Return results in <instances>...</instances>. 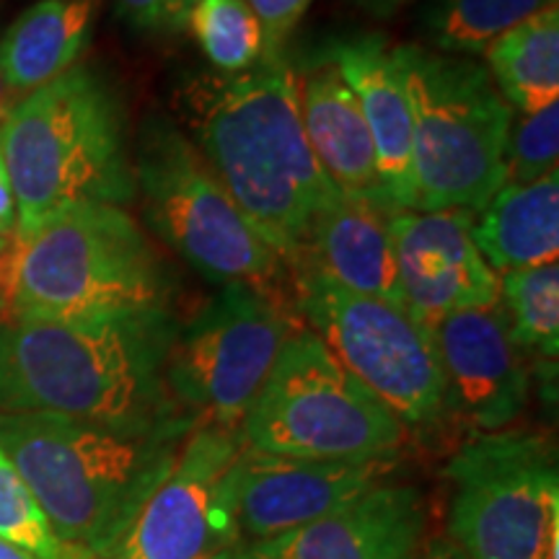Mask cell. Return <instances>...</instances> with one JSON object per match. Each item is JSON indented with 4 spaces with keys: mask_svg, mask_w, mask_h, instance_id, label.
<instances>
[{
    "mask_svg": "<svg viewBox=\"0 0 559 559\" xmlns=\"http://www.w3.org/2000/svg\"><path fill=\"white\" fill-rule=\"evenodd\" d=\"M0 151L24 243L75 205H128L138 194L120 96L86 66L34 88L0 122Z\"/></svg>",
    "mask_w": 559,
    "mask_h": 559,
    "instance_id": "4",
    "label": "cell"
},
{
    "mask_svg": "<svg viewBox=\"0 0 559 559\" xmlns=\"http://www.w3.org/2000/svg\"><path fill=\"white\" fill-rule=\"evenodd\" d=\"M319 52L340 70L360 104L386 202L396 210H412V111L396 45L381 34H355L330 41Z\"/></svg>",
    "mask_w": 559,
    "mask_h": 559,
    "instance_id": "17",
    "label": "cell"
},
{
    "mask_svg": "<svg viewBox=\"0 0 559 559\" xmlns=\"http://www.w3.org/2000/svg\"><path fill=\"white\" fill-rule=\"evenodd\" d=\"M445 386V415L487 432L513 425L528 402L523 349L510 337L500 306L459 311L432 330Z\"/></svg>",
    "mask_w": 559,
    "mask_h": 559,
    "instance_id": "15",
    "label": "cell"
},
{
    "mask_svg": "<svg viewBox=\"0 0 559 559\" xmlns=\"http://www.w3.org/2000/svg\"><path fill=\"white\" fill-rule=\"evenodd\" d=\"M557 0H432L423 13L425 34L443 55L485 52L495 39Z\"/></svg>",
    "mask_w": 559,
    "mask_h": 559,
    "instance_id": "23",
    "label": "cell"
},
{
    "mask_svg": "<svg viewBox=\"0 0 559 559\" xmlns=\"http://www.w3.org/2000/svg\"><path fill=\"white\" fill-rule=\"evenodd\" d=\"M449 542L464 559H557L559 474L544 438L487 432L451 459Z\"/></svg>",
    "mask_w": 559,
    "mask_h": 559,
    "instance_id": "9",
    "label": "cell"
},
{
    "mask_svg": "<svg viewBox=\"0 0 559 559\" xmlns=\"http://www.w3.org/2000/svg\"><path fill=\"white\" fill-rule=\"evenodd\" d=\"M260 19L267 41V55H283L290 34L311 9L313 0H243ZM264 55V58H267Z\"/></svg>",
    "mask_w": 559,
    "mask_h": 559,
    "instance_id": "29",
    "label": "cell"
},
{
    "mask_svg": "<svg viewBox=\"0 0 559 559\" xmlns=\"http://www.w3.org/2000/svg\"><path fill=\"white\" fill-rule=\"evenodd\" d=\"M489 79L521 115L559 102V11L547 9L502 34L485 50Z\"/></svg>",
    "mask_w": 559,
    "mask_h": 559,
    "instance_id": "22",
    "label": "cell"
},
{
    "mask_svg": "<svg viewBox=\"0 0 559 559\" xmlns=\"http://www.w3.org/2000/svg\"><path fill=\"white\" fill-rule=\"evenodd\" d=\"M404 432L400 419L306 326L285 340L241 419L247 449L311 461L394 459Z\"/></svg>",
    "mask_w": 559,
    "mask_h": 559,
    "instance_id": "8",
    "label": "cell"
},
{
    "mask_svg": "<svg viewBox=\"0 0 559 559\" xmlns=\"http://www.w3.org/2000/svg\"><path fill=\"white\" fill-rule=\"evenodd\" d=\"M425 521L415 487L381 481L306 526L234 551L239 559H415Z\"/></svg>",
    "mask_w": 559,
    "mask_h": 559,
    "instance_id": "16",
    "label": "cell"
},
{
    "mask_svg": "<svg viewBox=\"0 0 559 559\" xmlns=\"http://www.w3.org/2000/svg\"><path fill=\"white\" fill-rule=\"evenodd\" d=\"M293 300L309 330L404 428L425 430L445 417L436 340L404 306L349 293L311 272L293 275Z\"/></svg>",
    "mask_w": 559,
    "mask_h": 559,
    "instance_id": "10",
    "label": "cell"
},
{
    "mask_svg": "<svg viewBox=\"0 0 559 559\" xmlns=\"http://www.w3.org/2000/svg\"><path fill=\"white\" fill-rule=\"evenodd\" d=\"M99 0H37L0 41V68L16 96L32 94L79 66Z\"/></svg>",
    "mask_w": 559,
    "mask_h": 559,
    "instance_id": "21",
    "label": "cell"
},
{
    "mask_svg": "<svg viewBox=\"0 0 559 559\" xmlns=\"http://www.w3.org/2000/svg\"><path fill=\"white\" fill-rule=\"evenodd\" d=\"M412 111V210H481L506 185L513 109L487 68L461 55L396 45Z\"/></svg>",
    "mask_w": 559,
    "mask_h": 559,
    "instance_id": "6",
    "label": "cell"
},
{
    "mask_svg": "<svg viewBox=\"0 0 559 559\" xmlns=\"http://www.w3.org/2000/svg\"><path fill=\"white\" fill-rule=\"evenodd\" d=\"M132 164L145 218L160 241L221 288L247 285L272 304L296 311L290 270L251 226L185 132L166 117H148L140 128Z\"/></svg>",
    "mask_w": 559,
    "mask_h": 559,
    "instance_id": "7",
    "label": "cell"
},
{
    "mask_svg": "<svg viewBox=\"0 0 559 559\" xmlns=\"http://www.w3.org/2000/svg\"><path fill=\"white\" fill-rule=\"evenodd\" d=\"M559 160V102L510 120L506 140L508 185L531 181L557 171Z\"/></svg>",
    "mask_w": 559,
    "mask_h": 559,
    "instance_id": "27",
    "label": "cell"
},
{
    "mask_svg": "<svg viewBox=\"0 0 559 559\" xmlns=\"http://www.w3.org/2000/svg\"><path fill=\"white\" fill-rule=\"evenodd\" d=\"M5 243H9V241H3V239H0V254H3V251H5ZM0 306H3V304H0Z\"/></svg>",
    "mask_w": 559,
    "mask_h": 559,
    "instance_id": "36",
    "label": "cell"
},
{
    "mask_svg": "<svg viewBox=\"0 0 559 559\" xmlns=\"http://www.w3.org/2000/svg\"><path fill=\"white\" fill-rule=\"evenodd\" d=\"M177 330L171 311L0 324V415L39 412L111 428L187 419L164 379Z\"/></svg>",
    "mask_w": 559,
    "mask_h": 559,
    "instance_id": "2",
    "label": "cell"
},
{
    "mask_svg": "<svg viewBox=\"0 0 559 559\" xmlns=\"http://www.w3.org/2000/svg\"><path fill=\"white\" fill-rule=\"evenodd\" d=\"M0 559H39V557L32 555V551L16 547V544L0 539Z\"/></svg>",
    "mask_w": 559,
    "mask_h": 559,
    "instance_id": "34",
    "label": "cell"
},
{
    "mask_svg": "<svg viewBox=\"0 0 559 559\" xmlns=\"http://www.w3.org/2000/svg\"><path fill=\"white\" fill-rule=\"evenodd\" d=\"M13 319L99 321L171 311L174 275L117 205H75L0 262Z\"/></svg>",
    "mask_w": 559,
    "mask_h": 559,
    "instance_id": "5",
    "label": "cell"
},
{
    "mask_svg": "<svg viewBox=\"0 0 559 559\" xmlns=\"http://www.w3.org/2000/svg\"><path fill=\"white\" fill-rule=\"evenodd\" d=\"M415 559H464L461 551L453 547L449 539H432L428 542V547L417 549Z\"/></svg>",
    "mask_w": 559,
    "mask_h": 559,
    "instance_id": "31",
    "label": "cell"
},
{
    "mask_svg": "<svg viewBox=\"0 0 559 559\" xmlns=\"http://www.w3.org/2000/svg\"><path fill=\"white\" fill-rule=\"evenodd\" d=\"M198 0H115L117 16L130 29L153 37H177L187 32Z\"/></svg>",
    "mask_w": 559,
    "mask_h": 559,
    "instance_id": "28",
    "label": "cell"
},
{
    "mask_svg": "<svg viewBox=\"0 0 559 559\" xmlns=\"http://www.w3.org/2000/svg\"><path fill=\"white\" fill-rule=\"evenodd\" d=\"M298 319L247 285H223L179 324L164 368L171 400L198 425L241 428Z\"/></svg>",
    "mask_w": 559,
    "mask_h": 559,
    "instance_id": "11",
    "label": "cell"
},
{
    "mask_svg": "<svg viewBox=\"0 0 559 559\" xmlns=\"http://www.w3.org/2000/svg\"><path fill=\"white\" fill-rule=\"evenodd\" d=\"M396 207L340 194L313 218L290 264V280L311 272L349 293L402 306L389 218Z\"/></svg>",
    "mask_w": 559,
    "mask_h": 559,
    "instance_id": "18",
    "label": "cell"
},
{
    "mask_svg": "<svg viewBox=\"0 0 559 559\" xmlns=\"http://www.w3.org/2000/svg\"><path fill=\"white\" fill-rule=\"evenodd\" d=\"M241 451V428L194 425L171 474L135 519L102 551L81 559H207L230 547L218 487Z\"/></svg>",
    "mask_w": 559,
    "mask_h": 559,
    "instance_id": "13",
    "label": "cell"
},
{
    "mask_svg": "<svg viewBox=\"0 0 559 559\" xmlns=\"http://www.w3.org/2000/svg\"><path fill=\"white\" fill-rule=\"evenodd\" d=\"M469 210H394L389 218L402 306L425 330L459 311L498 306L500 277L472 239Z\"/></svg>",
    "mask_w": 559,
    "mask_h": 559,
    "instance_id": "14",
    "label": "cell"
},
{
    "mask_svg": "<svg viewBox=\"0 0 559 559\" xmlns=\"http://www.w3.org/2000/svg\"><path fill=\"white\" fill-rule=\"evenodd\" d=\"M16 102H19L16 94H13V91H11L9 81H5V75H3V68H0V122L5 120V115H9L11 107Z\"/></svg>",
    "mask_w": 559,
    "mask_h": 559,
    "instance_id": "33",
    "label": "cell"
},
{
    "mask_svg": "<svg viewBox=\"0 0 559 559\" xmlns=\"http://www.w3.org/2000/svg\"><path fill=\"white\" fill-rule=\"evenodd\" d=\"M472 239L500 275L557 262L559 171L531 185H502L472 221Z\"/></svg>",
    "mask_w": 559,
    "mask_h": 559,
    "instance_id": "20",
    "label": "cell"
},
{
    "mask_svg": "<svg viewBox=\"0 0 559 559\" xmlns=\"http://www.w3.org/2000/svg\"><path fill=\"white\" fill-rule=\"evenodd\" d=\"M194 419L111 428L62 415H0V449L37 498L66 559L122 534L177 464Z\"/></svg>",
    "mask_w": 559,
    "mask_h": 559,
    "instance_id": "3",
    "label": "cell"
},
{
    "mask_svg": "<svg viewBox=\"0 0 559 559\" xmlns=\"http://www.w3.org/2000/svg\"><path fill=\"white\" fill-rule=\"evenodd\" d=\"M362 9H368L373 16H391L394 11H400L402 5L412 3V0H358Z\"/></svg>",
    "mask_w": 559,
    "mask_h": 559,
    "instance_id": "32",
    "label": "cell"
},
{
    "mask_svg": "<svg viewBox=\"0 0 559 559\" xmlns=\"http://www.w3.org/2000/svg\"><path fill=\"white\" fill-rule=\"evenodd\" d=\"M498 306L510 337L526 353L557 358L559 353V264L513 270L500 277Z\"/></svg>",
    "mask_w": 559,
    "mask_h": 559,
    "instance_id": "24",
    "label": "cell"
},
{
    "mask_svg": "<svg viewBox=\"0 0 559 559\" xmlns=\"http://www.w3.org/2000/svg\"><path fill=\"white\" fill-rule=\"evenodd\" d=\"M16 230V198H13V187L9 169H5L3 151H0V239H9Z\"/></svg>",
    "mask_w": 559,
    "mask_h": 559,
    "instance_id": "30",
    "label": "cell"
},
{
    "mask_svg": "<svg viewBox=\"0 0 559 559\" xmlns=\"http://www.w3.org/2000/svg\"><path fill=\"white\" fill-rule=\"evenodd\" d=\"M187 29L215 73H247L267 55L260 19L243 0H198Z\"/></svg>",
    "mask_w": 559,
    "mask_h": 559,
    "instance_id": "25",
    "label": "cell"
},
{
    "mask_svg": "<svg viewBox=\"0 0 559 559\" xmlns=\"http://www.w3.org/2000/svg\"><path fill=\"white\" fill-rule=\"evenodd\" d=\"M207 559H239V557H236V551H234V547H226V549L215 551V555H210Z\"/></svg>",
    "mask_w": 559,
    "mask_h": 559,
    "instance_id": "35",
    "label": "cell"
},
{
    "mask_svg": "<svg viewBox=\"0 0 559 559\" xmlns=\"http://www.w3.org/2000/svg\"><path fill=\"white\" fill-rule=\"evenodd\" d=\"M179 104L210 171L290 270L313 218L342 194L306 138L290 60L283 52L247 73H194Z\"/></svg>",
    "mask_w": 559,
    "mask_h": 559,
    "instance_id": "1",
    "label": "cell"
},
{
    "mask_svg": "<svg viewBox=\"0 0 559 559\" xmlns=\"http://www.w3.org/2000/svg\"><path fill=\"white\" fill-rule=\"evenodd\" d=\"M0 539L32 551L39 559H66V549L41 513L37 498L16 466L0 449Z\"/></svg>",
    "mask_w": 559,
    "mask_h": 559,
    "instance_id": "26",
    "label": "cell"
},
{
    "mask_svg": "<svg viewBox=\"0 0 559 559\" xmlns=\"http://www.w3.org/2000/svg\"><path fill=\"white\" fill-rule=\"evenodd\" d=\"M391 459L311 461L243 445L218 487L230 547H249L296 531L386 481Z\"/></svg>",
    "mask_w": 559,
    "mask_h": 559,
    "instance_id": "12",
    "label": "cell"
},
{
    "mask_svg": "<svg viewBox=\"0 0 559 559\" xmlns=\"http://www.w3.org/2000/svg\"><path fill=\"white\" fill-rule=\"evenodd\" d=\"M293 73H296L300 122L313 156L334 190L347 198L389 205L376 166L373 138L360 104L340 70L319 52L304 68H293Z\"/></svg>",
    "mask_w": 559,
    "mask_h": 559,
    "instance_id": "19",
    "label": "cell"
}]
</instances>
